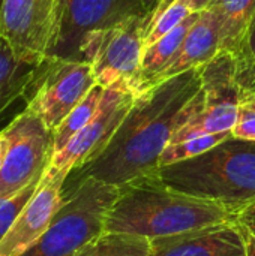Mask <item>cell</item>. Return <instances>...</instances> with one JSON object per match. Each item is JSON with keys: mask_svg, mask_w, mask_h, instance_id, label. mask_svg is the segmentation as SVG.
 I'll use <instances>...</instances> for the list:
<instances>
[{"mask_svg": "<svg viewBox=\"0 0 255 256\" xmlns=\"http://www.w3.org/2000/svg\"><path fill=\"white\" fill-rule=\"evenodd\" d=\"M203 66L164 80L137 94L132 108L105 148L92 162L72 171L68 178L77 182L93 177L120 188L158 171L161 154L174 132L204 105Z\"/></svg>", "mask_w": 255, "mask_h": 256, "instance_id": "6da1fadb", "label": "cell"}, {"mask_svg": "<svg viewBox=\"0 0 255 256\" xmlns=\"http://www.w3.org/2000/svg\"><path fill=\"white\" fill-rule=\"evenodd\" d=\"M233 218L234 214L221 204L167 186L155 171L119 188V196L107 213L104 231L153 240Z\"/></svg>", "mask_w": 255, "mask_h": 256, "instance_id": "7a4b0ae2", "label": "cell"}, {"mask_svg": "<svg viewBox=\"0 0 255 256\" xmlns=\"http://www.w3.org/2000/svg\"><path fill=\"white\" fill-rule=\"evenodd\" d=\"M158 174L167 186L236 214L255 198V142L231 136L200 156L161 166Z\"/></svg>", "mask_w": 255, "mask_h": 256, "instance_id": "3957f363", "label": "cell"}, {"mask_svg": "<svg viewBox=\"0 0 255 256\" xmlns=\"http://www.w3.org/2000/svg\"><path fill=\"white\" fill-rule=\"evenodd\" d=\"M119 186L84 177L72 182L47 231L20 256H74L104 232Z\"/></svg>", "mask_w": 255, "mask_h": 256, "instance_id": "277c9868", "label": "cell"}, {"mask_svg": "<svg viewBox=\"0 0 255 256\" xmlns=\"http://www.w3.org/2000/svg\"><path fill=\"white\" fill-rule=\"evenodd\" d=\"M146 16H131L119 24L89 33L80 46V60L93 68L96 84L123 87L135 96L141 87Z\"/></svg>", "mask_w": 255, "mask_h": 256, "instance_id": "5b68a950", "label": "cell"}, {"mask_svg": "<svg viewBox=\"0 0 255 256\" xmlns=\"http://www.w3.org/2000/svg\"><path fill=\"white\" fill-rule=\"evenodd\" d=\"M95 86L96 78L90 63L47 57L36 68L26 93V110L54 132Z\"/></svg>", "mask_w": 255, "mask_h": 256, "instance_id": "8992f818", "label": "cell"}, {"mask_svg": "<svg viewBox=\"0 0 255 256\" xmlns=\"http://www.w3.org/2000/svg\"><path fill=\"white\" fill-rule=\"evenodd\" d=\"M2 132L8 150L0 170V198L39 182L54 154L53 130L26 108Z\"/></svg>", "mask_w": 255, "mask_h": 256, "instance_id": "52a82bcc", "label": "cell"}, {"mask_svg": "<svg viewBox=\"0 0 255 256\" xmlns=\"http://www.w3.org/2000/svg\"><path fill=\"white\" fill-rule=\"evenodd\" d=\"M201 90L204 105L189 122L179 128L168 144L188 138L231 132L245 94L236 81L234 57L219 51L201 70Z\"/></svg>", "mask_w": 255, "mask_h": 256, "instance_id": "ba28073f", "label": "cell"}, {"mask_svg": "<svg viewBox=\"0 0 255 256\" xmlns=\"http://www.w3.org/2000/svg\"><path fill=\"white\" fill-rule=\"evenodd\" d=\"M147 16L143 0H57V24L48 57L80 60L84 38L131 16Z\"/></svg>", "mask_w": 255, "mask_h": 256, "instance_id": "9c48e42d", "label": "cell"}, {"mask_svg": "<svg viewBox=\"0 0 255 256\" xmlns=\"http://www.w3.org/2000/svg\"><path fill=\"white\" fill-rule=\"evenodd\" d=\"M57 24V0H3L0 38L24 63L41 64L51 51Z\"/></svg>", "mask_w": 255, "mask_h": 256, "instance_id": "30bf717a", "label": "cell"}, {"mask_svg": "<svg viewBox=\"0 0 255 256\" xmlns=\"http://www.w3.org/2000/svg\"><path fill=\"white\" fill-rule=\"evenodd\" d=\"M135 93L123 87L105 88L101 105L93 118L71 138V141L53 154L50 166L71 174L92 162L113 138L126 114L132 108Z\"/></svg>", "mask_w": 255, "mask_h": 256, "instance_id": "8fae6325", "label": "cell"}, {"mask_svg": "<svg viewBox=\"0 0 255 256\" xmlns=\"http://www.w3.org/2000/svg\"><path fill=\"white\" fill-rule=\"evenodd\" d=\"M68 172L48 165L33 196L23 207L14 225L0 243V256L23 255L47 231L65 201Z\"/></svg>", "mask_w": 255, "mask_h": 256, "instance_id": "7c38bea8", "label": "cell"}, {"mask_svg": "<svg viewBox=\"0 0 255 256\" xmlns=\"http://www.w3.org/2000/svg\"><path fill=\"white\" fill-rule=\"evenodd\" d=\"M150 256H248L234 219L150 240Z\"/></svg>", "mask_w": 255, "mask_h": 256, "instance_id": "4fadbf2b", "label": "cell"}, {"mask_svg": "<svg viewBox=\"0 0 255 256\" xmlns=\"http://www.w3.org/2000/svg\"><path fill=\"white\" fill-rule=\"evenodd\" d=\"M221 48H222V44H221L218 20L212 10L204 9L200 12L197 21L189 28L176 57L153 80V82L149 87L159 84L161 81L168 80L171 76L180 75L189 69L209 63L221 51Z\"/></svg>", "mask_w": 255, "mask_h": 256, "instance_id": "5bb4252c", "label": "cell"}, {"mask_svg": "<svg viewBox=\"0 0 255 256\" xmlns=\"http://www.w3.org/2000/svg\"><path fill=\"white\" fill-rule=\"evenodd\" d=\"M200 12H192L185 21H182L174 30L167 33L164 38L152 44L150 46L143 50V58H141V87L140 92H144L153 80L171 63V60L176 57L177 51L180 50L189 28L197 21Z\"/></svg>", "mask_w": 255, "mask_h": 256, "instance_id": "9a60e30c", "label": "cell"}, {"mask_svg": "<svg viewBox=\"0 0 255 256\" xmlns=\"http://www.w3.org/2000/svg\"><path fill=\"white\" fill-rule=\"evenodd\" d=\"M206 9L212 10L218 20L221 51L233 54L254 16L255 0H213Z\"/></svg>", "mask_w": 255, "mask_h": 256, "instance_id": "2e32d148", "label": "cell"}, {"mask_svg": "<svg viewBox=\"0 0 255 256\" xmlns=\"http://www.w3.org/2000/svg\"><path fill=\"white\" fill-rule=\"evenodd\" d=\"M38 66L20 62L0 38V116L14 102L26 96Z\"/></svg>", "mask_w": 255, "mask_h": 256, "instance_id": "e0dca14e", "label": "cell"}, {"mask_svg": "<svg viewBox=\"0 0 255 256\" xmlns=\"http://www.w3.org/2000/svg\"><path fill=\"white\" fill-rule=\"evenodd\" d=\"M74 256H150V240L132 234L104 231Z\"/></svg>", "mask_w": 255, "mask_h": 256, "instance_id": "ac0fdd59", "label": "cell"}, {"mask_svg": "<svg viewBox=\"0 0 255 256\" xmlns=\"http://www.w3.org/2000/svg\"><path fill=\"white\" fill-rule=\"evenodd\" d=\"M105 88L96 84L86 98L66 116V118L54 129L53 140H54V153L60 152L74 135H77L96 114L101 100L104 98Z\"/></svg>", "mask_w": 255, "mask_h": 256, "instance_id": "d6986e66", "label": "cell"}, {"mask_svg": "<svg viewBox=\"0 0 255 256\" xmlns=\"http://www.w3.org/2000/svg\"><path fill=\"white\" fill-rule=\"evenodd\" d=\"M231 56L236 63V81L245 99H249L255 96V14Z\"/></svg>", "mask_w": 255, "mask_h": 256, "instance_id": "ffe728a7", "label": "cell"}, {"mask_svg": "<svg viewBox=\"0 0 255 256\" xmlns=\"http://www.w3.org/2000/svg\"><path fill=\"white\" fill-rule=\"evenodd\" d=\"M231 136H233L231 132H221V134H213V135L194 136V138H188V140H183L179 142L168 144L161 154L159 168L174 164V162H180V160H186V159L200 156Z\"/></svg>", "mask_w": 255, "mask_h": 256, "instance_id": "44dd1931", "label": "cell"}, {"mask_svg": "<svg viewBox=\"0 0 255 256\" xmlns=\"http://www.w3.org/2000/svg\"><path fill=\"white\" fill-rule=\"evenodd\" d=\"M191 14L192 10L189 9L188 0H176L144 30V48L150 46L167 33L174 30Z\"/></svg>", "mask_w": 255, "mask_h": 256, "instance_id": "7402d4cb", "label": "cell"}, {"mask_svg": "<svg viewBox=\"0 0 255 256\" xmlns=\"http://www.w3.org/2000/svg\"><path fill=\"white\" fill-rule=\"evenodd\" d=\"M41 182V180H39ZM39 182L32 183L30 186L24 188L23 190L17 192L11 196H2L0 198V243L14 225L15 219L21 213L23 207L27 204V201L33 196Z\"/></svg>", "mask_w": 255, "mask_h": 256, "instance_id": "603a6c76", "label": "cell"}, {"mask_svg": "<svg viewBox=\"0 0 255 256\" xmlns=\"http://www.w3.org/2000/svg\"><path fill=\"white\" fill-rule=\"evenodd\" d=\"M231 135L236 140L255 142V106L246 100L239 106L237 120L231 129Z\"/></svg>", "mask_w": 255, "mask_h": 256, "instance_id": "cb8c5ba5", "label": "cell"}, {"mask_svg": "<svg viewBox=\"0 0 255 256\" xmlns=\"http://www.w3.org/2000/svg\"><path fill=\"white\" fill-rule=\"evenodd\" d=\"M233 219L245 237L248 244V256H255V198L242 207Z\"/></svg>", "mask_w": 255, "mask_h": 256, "instance_id": "d4e9b609", "label": "cell"}, {"mask_svg": "<svg viewBox=\"0 0 255 256\" xmlns=\"http://www.w3.org/2000/svg\"><path fill=\"white\" fill-rule=\"evenodd\" d=\"M174 2H176V0H158L155 9L150 12V15H149V16L146 18V21H144V30H146V28H147V27H149V26H150V24H152V22H153V21H155V20H156V18L170 6V4H173Z\"/></svg>", "mask_w": 255, "mask_h": 256, "instance_id": "484cf974", "label": "cell"}, {"mask_svg": "<svg viewBox=\"0 0 255 256\" xmlns=\"http://www.w3.org/2000/svg\"><path fill=\"white\" fill-rule=\"evenodd\" d=\"M213 0H188V4H189V9L192 12H201L204 10Z\"/></svg>", "mask_w": 255, "mask_h": 256, "instance_id": "4316f807", "label": "cell"}, {"mask_svg": "<svg viewBox=\"0 0 255 256\" xmlns=\"http://www.w3.org/2000/svg\"><path fill=\"white\" fill-rule=\"evenodd\" d=\"M6 150H8V140H6L5 134L0 132V170L3 166V160H5V156H6Z\"/></svg>", "mask_w": 255, "mask_h": 256, "instance_id": "83f0119b", "label": "cell"}, {"mask_svg": "<svg viewBox=\"0 0 255 256\" xmlns=\"http://www.w3.org/2000/svg\"><path fill=\"white\" fill-rule=\"evenodd\" d=\"M156 2L158 0H143V3H144V8H146V10H147V16L150 15V12L155 9V6H156ZM146 16V18H147Z\"/></svg>", "mask_w": 255, "mask_h": 256, "instance_id": "f1b7e54d", "label": "cell"}, {"mask_svg": "<svg viewBox=\"0 0 255 256\" xmlns=\"http://www.w3.org/2000/svg\"><path fill=\"white\" fill-rule=\"evenodd\" d=\"M245 100H246V102H249V104H251L252 106H255V96H252V98H249V99H245Z\"/></svg>", "mask_w": 255, "mask_h": 256, "instance_id": "f546056e", "label": "cell"}, {"mask_svg": "<svg viewBox=\"0 0 255 256\" xmlns=\"http://www.w3.org/2000/svg\"><path fill=\"white\" fill-rule=\"evenodd\" d=\"M2 3H3V0H0V8H2Z\"/></svg>", "mask_w": 255, "mask_h": 256, "instance_id": "4dcf8cb0", "label": "cell"}]
</instances>
